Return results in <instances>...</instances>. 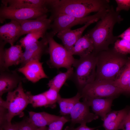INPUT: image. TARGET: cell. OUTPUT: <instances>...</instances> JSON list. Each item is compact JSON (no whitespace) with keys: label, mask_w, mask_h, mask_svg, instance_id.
I'll return each mask as SVG.
<instances>
[{"label":"cell","mask_w":130,"mask_h":130,"mask_svg":"<svg viewBox=\"0 0 130 130\" xmlns=\"http://www.w3.org/2000/svg\"><path fill=\"white\" fill-rule=\"evenodd\" d=\"M69 121L67 117L61 116L59 119L49 125L47 130H62L65 124Z\"/></svg>","instance_id":"30"},{"label":"cell","mask_w":130,"mask_h":130,"mask_svg":"<svg viewBox=\"0 0 130 130\" xmlns=\"http://www.w3.org/2000/svg\"><path fill=\"white\" fill-rule=\"evenodd\" d=\"M74 72L73 67H72L65 72H59L50 80L47 85L49 88L54 89L59 92L66 81L71 77Z\"/></svg>","instance_id":"24"},{"label":"cell","mask_w":130,"mask_h":130,"mask_svg":"<svg viewBox=\"0 0 130 130\" xmlns=\"http://www.w3.org/2000/svg\"><path fill=\"white\" fill-rule=\"evenodd\" d=\"M119 129L130 130V108L126 116L120 125Z\"/></svg>","instance_id":"33"},{"label":"cell","mask_w":130,"mask_h":130,"mask_svg":"<svg viewBox=\"0 0 130 130\" xmlns=\"http://www.w3.org/2000/svg\"><path fill=\"white\" fill-rule=\"evenodd\" d=\"M109 9H104L94 14L83 18L62 14L50 17L49 19L51 21V29L52 30L51 31L55 35L62 31L71 29L72 27L76 25L85 24L91 20L96 19L100 20Z\"/></svg>","instance_id":"8"},{"label":"cell","mask_w":130,"mask_h":130,"mask_svg":"<svg viewBox=\"0 0 130 130\" xmlns=\"http://www.w3.org/2000/svg\"><path fill=\"white\" fill-rule=\"evenodd\" d=\"M43 63L34 60L28 62L18 71L22 73L29 81L34 83L43 78H47L42 66Z\"/></svg>","instance_id":"13"},{"label":"cell","mask_w":130,"mask_h":130,"mask_svg":"<svg viewBox=\"0 0 130 130\" xmlns=\"http://www.w3.org/2000/svg\"><path fill=\"white\" fill-rule=\"evenodd\" d=\"M115 84L124 91L130 83V56L118 77L114 81Z\"/></svg>","instance_id":"25"},{"label":"cell","mask_w":130,"mask_h":130,"mask_svg":"<svg viewBox=\"0 0 130 130\" xmlns=\"http://www.w3.org/2000/svg\"><path fill=\"white\" fill-rule=\"evenodd\" d=\"M118 36L119 38L130 42V26Z\"/></svg>","instance_id":"37"},{"label":"cell","mask_w":130,"mask_h":130,"mask_svg":"<svg viewBox=\"0 0 130 130\" xmlns=\"http://www.w3.org/2000/svg\"><path fill=\"white\" fill-rule=\"evenodd\" d=\"M94 50L93 42L87 33L82 36L77 41L70 52L73 55H78L80 58L86 56Z\"/></svg>","instance_id":"19"},{"label":"cell","mask_w":130,"mask_h":130,"mask_svg":"<svg viewBox=\"0 0 130 130\" xmlns=\"http://www.w3.org/2000/svg\"><path fill=\"white\" fill-rule=\"evenodd\" d=\"M47 32L46 30H40L30 32L20 39V45L25 48L27 46L38 41L40 38H43Z\"/></svg>","instance_id":"26"},{"label":"cell","mask_w":130,"mask_h":130,"mask_svg":"<svg viewBox=\"0 0 130 130\" xmlns=\"http://www.w3.org/2000/svg\"><path fill=\"white\" fill-rule=\"evenodd\" d=\"M81 98V94L79 92L72 98H65L61 97L57 102L59 106L60 114L63 116L70 114L75 105Z\"/></svg>","instance_id":"23"},{"label":"cell","mask_w":130,"mask_h":130,"mask_svg":"<svg viewBox=\"0 0 130 130\" xmlns=\"http://www.w3.org/2000/svg\"><path fill=\"white\" fill-rule=\"evenodd\" d=\"M100 19H96L91 20L84 26L76 29H67L58 33L57 37L62 41L63 46L66 49L71 52L76 43L82 36L85 30L90 25L97 22Z\"/></svg>","instance_id":"12"},{"label":"cell","mask_w":130,"mask_h":130,"mask_svg":"<svg viewBox=\"0 0 130 130\" xmlns=\"http://www.w3.org/2000/svg\"><path fill=\"white\" fill-rule=\"evenodd\" d=\"M98 130V129H97V130Z\"/></svg>","instance_id":"41"},{"label":"cell","mask_w":130,"mask_h":130,"mask_svg":"<svg viewBox=\"0 0 130 130\" xmlns=\"http://www.w3.org/2000/svg\"><path fill=\"white\" fill-rule=\"evenodd\" d=\"M119 12H116L112 6L93 28L87 33L91 39L94 44L93 52L97 53L109 49L110 45L114 44L119 39L114 35L113 28L115 24L123 20Z\"/></svg>","instance_id":"2"},{"label":"cell","mask_w":130,"mask_h":130,"mask_svg":"<svg viewBox=\"0 0 130 130\" xmlns=\"http://www.w3.org/2000/svg\"><path fill=\"white\" fill-rule=\"evenodd\" d=\"M97 62L96 53L94 52L76 59L72 65L75 68V71L71 77H73L81 91L95 80Z\"/></svg>","instance_id":"4"},{"label":"cell","mask_w":130,"mask_h":130,"mask_svg":"<svg viewBox=\"0 0 130 130\" xmlns=\"http://www.w3.org/2000/svg\"><path fill=\"white\" fill-rule=\"evenodd\" d=\"M117 6L116 11L119 12L124 10L128 11L130 9V0H115Z\"/></svg>","instance_id":"31"},{"label":"cell","mask_w":130,"mask_h":130,"mask_svg":"<svg viewBox=\"0 0 130 130\" xmlns=\"http://www.w3.org/2000/svg\"><path fill=\"white\" fill-rule=\"evenodd\" d=\"M29 104L34 108L49 105V103L45 95L43 93L35 95H32L30 92H26Z\"/></svg>","instance_id":"27"},{"label":"cell","mask_w":130,"mask_h":130,"mask_svg":"<svg viewBox=\"0 0 130 130\" xmlns=\"http://www.w3.org/2000/svg\"><path fill=\"white\" fill-rule=\"evenodd\" d=\"M1 2L13 9L47 8V0H2Z\"/></svg>","instance_id":"20"},{"label":"cell","mask_w":130,"mask_h":130,"mask_svg":"<svg viewBox=\"0 0 130 130\" xmlns=\"http://www.w3.org/2000/svg\"><path fill=\"white\" fill-rule=\"evenodd\" d=\"M18 123L23 130H37L38 128L27 120L23 121Z\"/></svg>","instance_id":"34"},{"label":"cell","mask_w":130,"mask_h":130,"mask_svg":"<svg viewBox=\"0 0 130 130\" xmlns=\"http://www.w3.org/2000/svg\"><path fill=\"white\" fill-rule=\"evenodd\" d=\"M124 93L130 94V83L124 90Z\"/></svg>","instance_id":"38"},{"label":"cell","mask_w":130,"mask_h":130,"mask_svg":"<svg viewBox=\"0 0 130 130\" xmlns=\"http://www.w3.org/2000/svg\"><path fill=\"white\" fill-rule=\"evenodd\" d=\"M86 124H80V125L76 128H74L72 126H67L64 130H94L96 127L90 128L88 127Z\"/></svg>","instance_id":"35"},{"label":"cell","mask_w":130,"mask_h":130,"mask_svg":"<svg viewBox=\"0 0 130 130\" xmlns=\"http://www.w3.org/2000/svg\"><path fill=\"white\" fill-rule=\"evenodd\" d=\"M20 31V25L18 21L11 20L0 26V40L9 43L12 46L18 39Z\"/></svg>","instance_id":"17"},{"label":"cell","mask_w":130,"mask_h":130,"mask_svg":"<svg viewBox=\"0 0 130 130\" xmlns=\"http://www.w3.org/2000/svg\"><path fill=\"white\" fill-rule=\"evenodd\" d=\"M47 8H9L2 4L0 7V22L3 23L7 19L16 21L34 20L47 15Z\"/></svg>","instance_id":"9"},{"label":"cell","mask_w":130,"mask_h":130,"mask_svg":"<svg viewBox=\"0 0 130 130\" xmlns=\"http://www.w3.org/2000/svg\"><path fill=\"white\" fill-rule=\"evenodd\" d=\"M47 15L34 20L17 21L20 25V31L18 37L32 32L40 30L47 31L51 29V21Z\"/></svg>","instance_id":"14"},{"label":"cell","mask_w":130,"mask_h":130,"mask_svg":"<svg viewBox=\"0 0 130 130\" xmlns=\"http://www.w3.org/2000/svg\"><path fill=\"white\" fill-rule=\"evenodd\" d=\"M117 98L111 97L105 98H83L97 115L100 116L103 120L106 115L111 110V107L113 100Z\"/></svg>","instance_id":"16"},{"label":"cell","mask_w":130,"mask_h":130,"mask_svg":"<svg viewBox=\"0 0 130 130\" xmlns=\"http://www.w3.org/2000/svg\"><path fill=\"white\" fill-rule=\"evenodd\" d=\"M15 124L16 126L17 130H23L18 123H16Z\"/></svg>","instance_id":"39"},{"label":"cell","mask_w":130,"mask_h":130,"mask_svg":"<svg viewBox=\"0 0 130 130\" xmlns=\"http://www.w3.org/2000/svg\"><path fill=\"white\" fill-rule=\"evenodd\" d=\"M109 3L108 0H48L47 8L51 17L62 14L83 18L109 8Z\"/></svg>","instance_id":"1"},{"label":"cell","mask_w":130,"mask_h":130,"mask_svg":"<svg viewBox=\"0 0 130 130\" xmlns=\"http://www.w3.org/2000/svg\"><path fill=\"white\" fill-rule=\"evenodd\" d=\"M0 100V107L7 110L6 119L9 122H11L14 117L22 114L29 104L28 95L24 92L22 82L14 90L7 93L6 101L3 100L1 97Z\"/></svg>","instance_id":"6"},{"label":"cell","mask_w":130,"mask_h":130,"mask_svg":"<svg viewBox=\"0 0 130 130\" xmlns=\"http://www.w3.org/2000/svg\"><path fill=\"white\" fill-rule=\"evenodd\" d=\"M82 98H105L116 97L124 93L115 84L114 81L95 79L87 84L81 91Z\"/></svg>","instance_id":"7"},{"label":"cell","mask_w":130,"mask_h":130,"mask_svg":"<svg viewBox=\"0 0 130 130\" xmlns=\"http://www.w3.org/2000/svg\"><path fill=\"white\" fill-rule=\"evenodd\" d=\"M7 44L4 41L0 40V72L5 71L4 68V47Z\"/></svg>","instance_id":"32"},{"label":"cell","mask_w":130,"mask_h":130,"mask_svg":"<svg viewBox=\"0 0 130 130\" xmlns=\"http://www.w3.org/2000/svg\"><path fill=\"white\" fill-rule=\"evenodd\" d=\"M22 47L20 45H13L5 49L4 55L5 71L13 65L20 64L23 53Z\"/></svg>","instance_id":"21"},{"label":"cell","mask_w":130,"mask_h":130,"mask_svg":"<svg viewBox=\"0 0 130 130\" xmlns=\"http://www.w3.org/2000/svg\"><path fill=\"white\" fill-rule=\"evenodd\" d=\"M48 48V42L46 35L40 40L26 46L22 54L20 67H23L29 62L40 61L43 55L47 53Z\"/></svg>","instance_id":"10"},{"label":"cell","mask_w":130,"mask_h":130,"mask_svg":"<svg viewBox=\"0 0 130 130\" xmlns=\"http://www.w3.org/2000/svg\"><path fill=\"white\" fill-rule=\"evenodd\" d=\"M97 62L95 79L115 81L126 63V55L117 52L113 48L96 53Z\"/></svg>","instance_id":"3"},{"label":"cell","mask_w":130,"mask_h":130,"mask_svg":"<svg viewBox=\"0 0 130 130\" xmlns=\"http://www.w3.org/2000/svg\"><path fill=\"white\" fill-rule=\"evenodd\" d=\"M0 130H17L15 124L7 121L0 125Z\"/></svg>","instance_id":"36"},{"label":"cell","mask_w":130,"mask_h":130,"mask_svg":"<svg viewBox=\"0 0 130 130\" xmlns=\"http://www.w3.org/2000/svg\"><path fill=\"white\" fill-rule=\"evenodd\" d=\"M46 35L48 44L47 53L50 58L47 63L50 66L57 69L64 68L67 70L71 67L76 59L73 55L63 46L55 41V35L51 31L47 32Z\"/></svg>","instance_id":"5"},{"label":"cell","mask_w":130,"mask_h":130,"mask_svg":"<svg viewBox=\"0 0 130 130\" xmlns=\"http://www.w3.org/2000/svg\"><path fill=\"white\" fill-rule=\"evenodd\" d=\"M43 93L47 99L49 105L55 104L61 97L59 91L52 88H50L48 90Z\"/></svg>","instance_id":"29"},{"label":"cell","mask_w":130,"mask_h":130,"mask_svg":"<svg viewBox=\"0 0 130 130\" xmlns=\"http://www.w3.org/2000/svg\"><path fill=\"white\" fill-rule=\"evenodd\" d=\"M27 121L38 128L46 126L59 119L61 116L51 114L45 112H29Z\"/></svg>","instance_id":"22"},{"label":"cell","mask_w":130,"mask_h":130,"mask_svg":"<svg viewBox=\"0 0 130 130\" xmlns=\"http://www.w3.org/2000/svg\"><path fill=\"white\" fill-rule=\"evenodd\" d=\"M130 109L126 108L120 110L111 111L108 113L103 120V126L105 130H118Z\"/></svg>","instance_id":"18"},{"label":"cell","mask_w":130,"mask_h":130,"mask_svg":"<svg viewBox=\"0 0 130 130\" xmlns=\"http://www.w3.org/2000/svg\"><path fill=\"white\" fill-rule=\"evenodd\" d=\"M113 48L118 53L125 55L130 54V42L118 39L115 42Z\"/></svg>","instance_id":"28"},{"label":"cell","mask_w":130,"mask_h":130,"mask_svg":"<svg viewBox=\"0 0 130 130\" xmlns=\"http://www.w3.org/2000/svg\"><path fill=\"white\" fill-rule=\"evenodd\" d=\"M89 107L84 101L76 104L70 114L71 126L77 123L86 124L98 118V116L90 111Z\"/></svg>","instance_id":"11"},{"label":"cell","mask_w":130,"mask_h":130,"mask_svg":"<svg viewBox=\"0 0 130 130\" xmlns=\"http://www.w3.org/2000/svg\"><path fill=\"white\" fill-rule=\"evenodd\" d=\"M23 79L15 71L8 70L0 72V97L5 93L13 91Z\"/></svg>","instance_id":"15"},{"label":"cell","mask_w":130,"mask_h":130,"mask_svg":"<svg viewBox=\"0 0 130 130\" xmlns=\"http://www.w3.org/2000/svg\"><path fill=\"white\" fill-rule=\"evenodd\" d=\"M47 127L46 126L38 128L37 130H47Z\"/></svg>","instance_id":"40"}]
</instances>
